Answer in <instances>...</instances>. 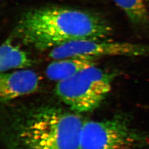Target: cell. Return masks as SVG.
Wrapping results in <instances>:
<instances>
[{"instance_id": "cell-1", "label": "cell", "mask_w": 149, "mask_h": 149, "mask_svg": "<svg viewBox=\"0 0 149 149\" xmlns=\"http://www.w3.org/2000/svg\"><path fill=\"white\" fill-rule=\"evenodd\" d=\"M112 32L110 23L96 13L52 6L24 13L12 36L35 50L45 51L72 41L107 39Z\"/></svg>"}, {"instance_id": "cell-6", "label": "cell", "mask_w": 149, "mask_h": 149, "mask_svg": "<svg viewBox=\"0 0 149 149\" xmlns=\"http://www.w3.org/2000/svg\"><path fill=\"white\" fill-rule=\"evenodd\" d=\"M39 77L31 70L22 69L1 74L0 98L6 103L36 92L39 85Z\"/></svg>"}, {"instance_id": "cell-2", "label": "cell", "mask_w": 149, "mask_h": 149, "mask_svg": "<svg viewBox=\"0 0 149 149\" xmlns=\"http://www.w3.org/2000/svg\"><path fill=\"white\" fill-rule=\"evenodd\" d=\"M79 113L50 105L16 112L5 130L9 149H80L84 123Z\"/></svg>"}, {"instance_id": "cell-8", "label": "cell", "mask_w": 149, "mask_h": 149, "mask_svg": "<svg viewBox=\"0 0 149 149\" xmlns=\"http://www.w3.org/2000/svg\"><path fill=\"white\" fill-rule=\"evenodd\" d=\"M35 61L26 52L13 42L12 36L8 38L0 48V71L1 73L12 69H23L32 66Z\"/></svg>"}, {"instance_id": "cell-4", "label": "cell", "mask_w": 149, "mask_h": 149, "mask_svg": "<svg viewBox=\"0 0 149 149\" xmlns=\"http://www.w3.org/2000/svg\"><path fill=\"white\" fill-rule=\"evenodd\" d=\"M149 147V132L133 127L128 115L118 114L84 123L80 149H141Z\"/></svg>"}, {"instance_id": "cell-5", "label": "cell", "mask_w": 149, "mask_h": 149, "mask_svg": "<svg viewBox=\"0 0 149 149\" xmlns=\"http://www.w3.org/2000/svg\"><path fill=\"white\" fill-rule=\"evenodd\" d=\"M78 56L93 58L103 56H148L149 44L117 42L107 39H82L65 43L50 50L49 56L53 60Z\"/></svg>"}, {"instance_id": "cell-7", "label": "cell", "mask_w": 149, "mask_h": 149, "mask_svg": "<svg viewBox=\"0 0 149 149\" xmlns=\"http://www.w3.org/2000/svg\"><path fill=\"white\" fill-rule=\"evenodd\" d=\"M96 58L78 56L65 59L54 60L46 69L49 79L62 81L74 76L81 71L97 65Z\"/></svg>"}, {"instance_id": "cell-3", "label": "cell", "mask_w": 149, "mask_h": 149, "mask_svg": "<svg viewBox=\"0 0 149 149\" xmlns=\"http://www.w3.org/2000/svg\"><path fill=\"white\" fill-rule=\"evenodd\" d=\"M116 75L93 66L58 82L55 93L71 111L79 114L92 112L106 99Z\"/></svg>"}, {"instance_id": "cell-9", "label": "cell", "mask_w": 149, "mask_h": 149, "mask_svg": "<svg viewBox=\"0 0 149 149\" xmlns=\"http://www.w3.org/2000/svg\"><path fill=\"white\" fill-rule=\"evenodd\" d=\"M127 17L134 27L149 29V12L145 0H112Z\"/></svg>"}]
</instances>
